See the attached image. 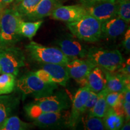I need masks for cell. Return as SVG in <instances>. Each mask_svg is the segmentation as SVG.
<instances>
[{"mask_svg": "<svg viewBox=\"0 0 130 130\" xmlns=\"http://www.w3.org/2000/svg\"><path fill=\"white\" fill-rule=\"evenodd\" d=\"M101 24L93 16L87 14L79 20L67 23L66 25L76 38L93 43L101 37Z\"/></svg>", "mask_w": 130, "mask_h": 130, "instance_id": "3", "label": "cell"}, {"mask_svg": "<svg viewBox=\"0 0 130 130\" xmlns=\"http://www.w3.org/2000/svg\"><path fill=\"white\" fill-rule=\"evenodd\" d=\"M32 125L21 120L16 116H9L0 126V130H26L31 129Z\"/></svg>", "mask_w": 130, "mask_h": 130, "instance_id": "23", "label": "cell"}, {"mask_svg": "<svg viewBox=\"0 0 130 130\" xmlns=\"http://www.w3.org/2000/svg\"><path fill=\"white\" fill-rule=\"evenodd\" d=\"M19 99L13 95H0V126L16 109Z\"/></svg>", "mask_w": 130, "mask_h": 130, "instance_id": "19", "label": "cell"}, {"mask_svg": "<svg viewBox=\"0 0 130 130\" xmlns=\"http://www.w3.org/2000/svg\"><path fill=\"white\" fill-rule=\"evenodd\" d=\"M66 1V0H58V2H59L60 3V4H61V3L63 2V1Z\"/></svg>", "mask_w": 130, "mask_h": 130, "instance_id": "35", "label": "cell"}, {"mask_svg": "<svg viewBox=\"0 0 130 130\" xmlns=\"http://www.w3.org/2000/svg\"><path fill=\"white\" fill-rule=\"evenodd\" d=\"M26 51L32 60L46 64H58L66 66L71 58L63 54L57 47H48L31 41L25 46Z\"/></svg>", "mask_w": 130, "mask_h": 130, "instance_id": "5", "label": "cell"}, {"mask_svg": "<svg viewBox=\"0 0 130 130\" xmlns=\"http://www.w3.org/2000/svg\"><path fill=\"white\" fill-rule=\"evenodd\" d=\"M123 47L126 50V51L129 52L130 50V30L129 27H128L125 34L124 40L123 42Z\"/></svg>", "mask_w": 130, "mask_h": 130, "instance_id": "30", "label": "cell"}, {"mask_svg": "<svg viewBox=\"0 0 130 130\" xmlns=\"http://www.w3.org/2000/svg\"><path fill=\"white\" fill-rule=\"evenodd\" d=\"M90 93L87 86H83L76 92L72 100V108L70 112L68 127L75 128L84 115V107Z\"/></svg>", "mask_w": 130, "mask_h": 130, "instance_id": "10", "label": "cell"}, {"mask_svg": "<svg viewBox=\"0 0 130 130\" xmlns=\"http://www.w3.org/2000/svg\"><path fill=\"white\" fill-rule=\"evenodd\" d=\"M84 86H87L90 90L97 93L106 88L104 69L100 66H95L86 78Z\"/></svg>", "mask_w": 130, "mask_h": 130, "instance_id": "15", "label": "cell"}, {"mask_svg": "<svg viewBox=\"0 0 130 130\" xmlns=\"http://www.w3.org/2000/svg\"><path fill=\"white\" fill-rule=\"evenodd\" d=\"M42 69L46 71L51 76L53 83L66 86L70 77L66 66L58 64L43 63Z\"/></svg>", "mask_w": 130, "mask_h": 130, "instance_id": "18", "label": "cell"}, {"mask_svg": "<svg viewBox=\"0 0 130 130\" xmlns=\"http://www.w3.org/2000/svg\"><path fill=\"white\" fill-rule=\"evenodd\" d=\"M123 114L126 121H129L130 118V102L123 101Z\"/></svg>", "mask_w": 130, "mask_h": 130, "instance_id": "31", "label": "cell"}, {"mask_svg": "<svg viewBox=\"0 0 130 130\" xmlns=\"http://www.w3.org/2000/svg\"><path fill=\"white\" fill-rule=\"evenodd\" d=\"M70 77L75 79L81 86H84L86 79L90 71L96 66L86 58H75L66 65Z\"/></svg>", "mask_w": 130, "mask_h": 130, "instance_id": "11", "label": "cell"}, {"mask_svg": "<svg viewBox=\"0 0 130 130\" xmlns=\"http://www.w3.org/2000/svg\"><path fill=\"white\" fill-rule=\"evenodd\" d=\"M117 16L127 23L130 22V1L116 0Z\"/></svg>", "mask_w": 130, "mask_h": 130, "instance_id": "27", "label": "cell"}, {"mask_svg": "<svg viewBox=\"0 0 130 130\" xmlns=\"http://www.w3.org/2000/svg\"><path fill=\"white\" fill-rule=\"evenodd\" d=\"M1 72V66H0V73Z\"/></svg>", "mask_w": 130, "mask_h": 130, "instance_id": "38", "label": "cell"}, {"mask_svg": "<svg viewBox=\"0 0 130 130\" xmlns=\"http://www.w3.org/2000/svg\"><path fill=\"white\" fill-rule=\"evenodd\" d=\"M106 78V88L110 92H122L128 85H129V78L121 73L111 72L105 70Z\"/></svg>", "mask_w": 130, "mask_h": 130, "instance_id": "17", "label": "cell"}, {"mask_svg": "<svg viewBox=\"0 0 130 130\" xmlns=\"http://www.w3.org/2000/svg\"><path fill=\"white\" fill-rule=\"evenodd\" d=\"M87 14L93 16L101 23L117 16L116 1L100 0L88 7H85Z\"/></svg>", "mask_w": 130, "mask_h": 130, "instance_id": "13", "label": "cell"}, {"mask_svg": "<svg viewBox=\"0 0 130 130\" xmlns=\"http://www.w3.org/2000/svg\"><path fill=\"white\" fill-rule=\"evenodd\" d=\"M109 90L105 88L98 93L96 102L93 108L87 113L93 116L103 118L108 109V105L106 102V96Z\"/></svg>", "mask_w": 130, "mask_h": 130, "instance_id": "22", "label": "cell"}, {"mask_svg": "<svg viewBox=\"0 0 130 130\" xmlns=\"http://www.w3.org/2000/svg\"><path fill=\"white\" fill-rule=\"evenodd\" d=\"M108 1H116V0H108Z\"/></svg>", "mask_w": 130, "mask_h": 130, "instance_id": "37", "label": "cell"}, {"mask_svg": "<svg viewBox=\"0 0 130 130\" xmlns=\"http://www.w3.org/2000/svg\"><path fill=\"white\" fill-rule=\"evenodd\" d=\"M43 23V21H35L34 22H26L21 19L18 25L19 35L31 39L36 35L37 31Z\"/></svg>", "mask_w": 130, "mask_h": 130, "instance_id": "21", "label": "cell"}, {"mask_svg": "<svg viewBox=\"0 0 130 130\" xmlns=\"http://www.w3.org/2000/svg\"><path fill=\"white\" fill-rule=\"evenodd\" d=\"M98 98V93L90 90V93L86 101L85 107H84V113H87L93 108Z\"/></svg>", "mask_w": 130, "mask_h": 130, "instance_id": "29", "label": "cell"}, {"mask_svg": "<svg viewBox=\"0 0 130 130\" xmlns=\"http://www.w3.org/2000/svg\"><path fill=\"white\" fill-rule=\"evenodd\" d=\"M121 130H129L130 129V123L129 121H126L125 123H123L122 126L121 128Z\"/></svg>", "mask_w": 130, "mask_h": 130, "instance_id": "34", "label": "cell"}, {"mask_svg": "<svg viewBox=\"0 0 130 130\" xmlns=\"http://www.w3.org/2000/svg\"><path fill=\"white\" fill-rule=\"evenodd\" d=\"M22 17L16 9L2 10L0 13V48L14 45L21 39L18 33Z\"/></svg>", "mask_w": 130, "mask_h": 130, "instance_id": "2", "label": "cell"}, {"mask_svg": "<svg viewBox=\"0 0 130 130\" xmlns=\"http://www.w3.org/2000/svg\"><path fill=\"white\" fill-rule=\"evenodd\" d=\"M25 54L19 48L14 45L0 48L1 73L10 74L16 77L19 69L25 66Z\"/></svg>", "mask_w": 130, "mask_h": 130, "instance_id": "7", "label": "cell"}, {"mask_svg": "<svg viewBox=\"0 0 130 130\" xmlns=\"http://www.w3.org/2000/svg\"><path fill=\"white\" fill-rule=\"evenodd\" d=\"M127 1H130V0H127Z\"/></svg>", "mask_w": 130, "mask_h": 130, "instance_id": "40", "label": "cell"}, {"mask_svg": "<svg viewBox=\"0 0 130 130\" xmlns=\"http://www.w3.org/2000/svg\"><path fill=\"white\" fill-rule=\"evenodd\" d=\"M1 9H0V12H1Z\"/></svg>", "mask_w": 130, "mask_h": 130, "instance_id": "39", "label": "cell"}, {"mask_svg": "<svg viewBox=\"0 0 130 130\" xmlns=\"http://www.w3.org/2000/svg\"><path fill=\"white\" fill-rule=\"evenodd\" d=\"M70 113L67 110L39 115L32 119L33 124L40 128L57 129L68 127Z\"/></svg>", "mask_w": 130, "mask_h": 130, "instance_id": "8", "label": "cell"}, {"mask_svg": "<svg viewBox=\"0 0 130 130\" xmlns=\"http://www.w3.org/2000/svg\"><path fill=\"white\" fill-rule=\"evenodd\" d=\"M102 121L105 129L119 130L122 126L124 118L117 114L113 108L108 107Z\"/></svg>", "mask_w": 130, "mask_h": 130, "instance_id": "20", "label": "cell"}, {"mask_svg": "<svg viewBox=\"0 0 130 130\" xmlns=\"http://www.w3.org/2000/svg\"><path fill=\"white\" fill-rule=\"evenodd\" d=\"M16 87L25 96L39 98L53 94L57 89V84L46 83L37 77L34 72L22 76L16 82Z\"/></svg>", "mask_w": 130, "mask_h": 130, "instance_id": "4", "label": "cell"}, {"mask_svg": "<svg viewBox=\"0 0 130 130\" xmlns=\"http://www.w3.org/2000/svg\"><path fill=\"white\" fill-rule=\"evenodd\" d=\"M128 23L118 16L101 24V37L116 38L127 30Z\"/></svg>", "mask_w": 130, "mask_h": 130, "instance_id": "14", "label": "cell"}, {"mask_svg": "<svg viewBox=\"0 0 130 130\" xmlns=\"http://www.w3.org/2000/svg\"><path fill=\"white\" fill-rule=\"evenodd\" d=\"M86 58L95 66L111 72L118 71L124 63L122 55L118 50H106L98 47L89 48Z\"/></svg>", "mask_w": 130, "mask_h": 130, "instance_id": "6", "label": "cell"}, {"mask_svg": "<svg viewBox=\"0 0 130 130\" xmlns=\"http://www.w3.org/2000/svg\"><path fill=\"white\" fill-rule=\"evenodd\" d=\"M40 1V0H22L16 9L22 18H25L35 10Z\"/></svg>", "mask_w": 130, "mask_h": 130, "instance_id": "26", "label": "cell"}, {"mask_svg": "<svg viewBox=\"0 0 130 130\" xmlns=\"http://www.w3.org/2000/svg\"><path fill=\"white\" fill-rule=\"evenodd\" d=\"M57 48L65 56L71 60L75 58H84L87 56L88 50L81 42L71 35L65 36L56 41Z\"/></svg>", "mask_w": 130, "mask_h": 130, "instance_id": "9", "label": "cell"}, {"mask_svg": "<svg viewBox=\"0 0 130 130\" xmlns=\"http://www.w3.org/2000/svg\"><path fill=\"white\" fill-rule=\"evenodd\" d=\"M59 5L60 3L58 0H40L35 10L25 18L34 21L40 20L51 16L54 9Z\"/></svg>", "mask_w": 130, "mask_h": 130, "instance_id": "16", "label": "cell"}, {"mask_svg": "<svg viewBox=\"0 0 130 130\" xmlns=\"http://www.w3.org/2000/svg\"><path fill=\"white\" fill-rule=\"evenodd\" d=\"M71 107L70 99L64 91L39 98H35L32 102L26 105L24 110L31 119L39 115L51 112H58L69 109Z\"/></svg>", "mask_w": 130, "mask_h": 130, "instance_id": "1", "label": "cell"}, {"mask_svg": "<svg viewBox=\"0 0 130 130\" xmlns=\"http://www.w3.org/2000/svg\"><path fill=\"white\" fill-rule=\"evenodd\" d=\"M15 1H17V2L19 3V2H20V1H22V0H15Z\"/></svg>", "mask_w": 130, "mask_h": 130, "instance_id": "36", "label": "cell"}, {"mask_svg": "<svg viewBox=\"0 0 130 130\" xmlns=\"http://www.w3.org/2000/svg\"><path fill=\"white\" fill-rule=\"evenodd\" d=\"M83 122L84 128L87 130H103L105 129L102 118L87 113L85 118H81Z\"/></svg>", "mask_w": 130, "mask_h": 130, "instance_id": "25", "label": "cell"}, {"mask_svg": "<svg viewBox=\"0 0 130 130\" xmlns=\"http://www.w3.org/2000/svg\"><path fill=\"white\" fill-rule=\"evenodd\" d=\"M15 86V76L10 74L2 73L0 75V95L11 93Z\"/></svg>", "mask_w": 130, "mask_h": 130, "instance_id": "24", "label": "cell"}, {"mask_svg": "<svg viewBox=\"0 0 130 130\" xmlns=\"http://www.w3.org/2000/svg\"><path fill=\"white\" fill-rule=\"evenodd\" d=\"M123 96V90L122 92H108L106 96V102L108 107L113 108L119 103L121 99Z\"/></svg>", "mask_w": 130, "mask_h": 130, "instance_id": "28", "label": "cell"}, {"mask_svg": "<svg viewBox=\"0 0 130 130\" xmlns=\"http://www.w3.org/2000/svg\"><path fill=\"white\" fill-rule=\"evenodd\" d=\"M87 14L86 8L82 5H59L54 9L51 16L56 20L69 23L79 20Z\"/></svg>", "mask_w": 130, "mask_h": 130, "instance_id": "12", "label": "cell"}, {"mask_svg": "<svg viewBox=\"0 0 130 130\" xmlns=\"http://www.w3.org/2000/svg\"><path fill=\"white\" fill-rule=\"evenodd\" d=\"M14 1V0H0V9L3 10L5 7L10 4Z\"/></svg>", "mask_w": 130, "mask_h": 130, "instance_id": "33", "label": "cell"}, {"mask_svg": "<svg viewBox=\"0 0 130 130\" xmlns=\"http://www.w3.org/2000/svg\"><path fill=\"white\" fill-rule=\"evenodd\" d=\"M100 1V0H79L81 4L84 7H90Z\"/></svg>", "mask_w": 130, "mask_h": 130, "instance_id": "32", "label": "cell"}]
</instances>
